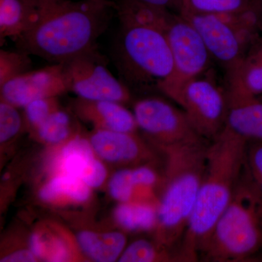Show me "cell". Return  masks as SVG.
<instances>
[{
  "mask_svg": "<svg viewBox=\"0 0 262 262\" xmlns=\"http://www.w3.org/2000/svg\"><path fill=\"white\" fill-rule=\"evenodd\" d=\"M32 27L15 39L19 51L63 63L97 48L115 12L110 0H38Z\"/></svg>",
  "mask_w": 262,
  "mask_h": 262,
  "instance_id": "cell-1",
  "label": "cell"
},
{
  "mask_svg": "<svg viewBox=\"0 0 262 262\" xmlns=\"http://www.w3.org/2000/svg\"><path fill=\"white\" fill-rule=\"evenodd\" d=\"M247 144L226 127L210 141L206 173L177 251L179 261H198L200 248L233 198L244 172Z\"/></svg>",
  "mask_w": 262,
  "mask_h": 262,
  "instance_id": "cell-2",
  "label": "cell"
},
{
  "mask_svg": "<svg viewBox=\"0 0 262 262\" xmlns=\"http://www.w3.org/2000/svg\"><path fill=\"white\" fill-rule=\"evenodd\" d=\"M210 141L169 146L163 154V179L157 206L155 239L177 251L188 225L206 173Z\"/></svg>",
  "mask_w": 262,
  "mask_h": 262,
  "instance_id": "cell-3",
  "label": "cell"
},
{
  "mask_svg": "<svg viewBox=\"0 0 262 262\" xmlns=\"http://www.w3.org/2000/svg\"><path fill=\"white\" fill-rule=\"evenodd\" d=\"M199 260L262 261V198L244 172L232 201L200 248Z\"/></svg>",
  "mask_w": 262,
  "mask_h": 262,
  "instance_id": "cell-4",
  "label": "cell"
},
{
  "mask_svg": "<svg viewBox=\"0 0 262 262\" xmlns=\"http://www.w3.org/2000/svg\"><path fill=\"white\" fill-rule=\"evenodd\" d=\"M115 59L123 78L132 84H158L173 75L171 50L165 33L120 24Z\"/></svg>",
  "mask_w": 262,
  "mask_h": 262,
  "instance_id": "cell-5",
  "label": "cell"
},
{
  "mask_svg": "<svg viewBox=\"0 0 262 262\" xmlns=\"http://www.w3.org/2000/svg\"><path fill=\"white\" fill-rule=\"evenodd\" d=\"M163 94L178 103L196 132L207 141H213L225 128L227 91L211 79L199 76Z\"/></svg>",
  "mask_w": 262,
  "mask_h": 262,
  "instance_id": "cell-6",
  "label": "cell"
},
{
  "mask_svg": "<svg viewBox=\"0 0 262 262\" xmlns=\"http://www.w3.org/2000/svg\"><path fill=\"white\" fill-rule=\"evenodd\" d=\"M133 113L139 130L142 131L146 140L159 150L207 141L196 132L182 110L163 98L139 100L134 104Z\"/></svg>",
  "mask_w": 262,
  "mask_h": 262,
  "instance_id": "cell-7",
  "label": "cell"
},
{
  "mask_svg": "<svg viewBox=\"0 0 262 262\" xmlns=\"http://www.w3.org/2000/svg\"><path fill=\"white\" fill-rule=\"evenodd\" d=\"M68 91L88 100L128 102L130 93L126 84L117 80L106 68L97 48L62 63Z\"/></svg>",
  "mask_w": 262,
  "mask_h": 262,
  "instance_id": "cell-8",
  "label": "cell"
},
{
  "mask_svg": "<svg viewBox=\"0 0 262 262\" xmlns=\"http://www.w3.org/2000/svg\"><path fill=\"white\" fill-rule=\"evenodd\" d=\"M173 58V75L160 82L162 93L177 87L208 70L211 54L201 34L187 19L174 17L165 33Z\"/></svg>",
  "mask_w": 262,
  "mask_h": 262,
  "instance_id": "cell-9",
  "label": "cell"
},
{
  "mask_svg": "<svg viewBox=\"0 0 262 262\" xmlns=\"http://www.w3.org/2000/svg\"><path fill=\"white\" fill-rule=\"evenodd\" d=\"M201 34L212 58L228 70L244 56L258 34L237 28L220 15L181 11Z\"/></svg>",
  "mask_w": 262,
  "mask_h": 262,
  "instance_id": "cell-10",
  "label": "cell"
},
{
  "mask_svg": "<svg viewBox=\"0 0 262 262\" xmlns=\"http://www.w3.org/2000/svg\"><path fill=\"white\" fill-rule=\"evenodd\" d=\"M48 158V175L63 173L82 180L91 189L102 187L108 179L105 163L95 153L89 138L77 134L68 141L53 146Z\"/></svg>",
  "mask_w": 262,
  "mask_h": 262,
  "instance_id": "cell-11",
  "label": "cell"
},
{
  "mask_svg": "<svg viewBox=\"0 0 262 262\" xmlns=\"http://www.w3.org/2000/svg\"><path fill=\"white\" fill-rule=\"evenodd\" d=\"M95 153L103 163L121 168L158 164L162 152L137 133L94 129L89 137Z\"/></svg>",
  "mask_w": 262,
  "mask_h": 262,
  "instance_id": "cell-12",
  "label": "cell"
},
{
  "mask_svg": "<svg viewBox=\"0 0 262 262\" xmlns=\"http://www.w3.org/2000/svg\"><path fill=\"white\" fill-rule=\"evenodd\" d=\"M67 92L62 63L29 70L0 86L1 99L20 108L36 100L58 97Z\"/></svg>",
  "mask_w": 262,
  "mask_h": 262,
  "instance_id": "cell-13",
  "label": "cell"
},
{
  "mask_svg": "<svg viewBox=\"0 0 262 262\" xmlns=\"http://www.w3.org/2000/svg\"><path fill=\"white\" fill-rule=\"evenodd\" d=\"M27 243L39 261L63 262L87 259L80 251L76 237L55 222L38 224L29 234Z\"/></svg>",
  "mask_w": 262,
  "mask_h": 262,
  "instance_id": "cell-14",
  "label": "cell"
},
{
  "mask_svg": "<svg viewBox=\"0 0 262 262\" xmlns=\"http://www.w3.org/2000/svg\"><path fill=\"white\" fill-rule=\"evenodd\" d=\"M71 107L76 116L94 129L126 133L139 130L134 113L121 103L77 97L72 100Z\"/></svg>",
  "mask_w": 262,
  "mask_h": 262,
  "instance_id": "cell-15",
  "label": "cell"
},
{
  "mask_svg": "<svg viewBox=\"0 0 262 262\" xmlns=\"http://www.w3.org/2000/svg\"><path fill=\"white\" fill-rule=\"evenodd\" d=\"M227 95L228 106L225 127L248 141L262 142V100L258 96L228 92Z\"/></svg>",
  "mask_w": 262,
  "mask_h": 262,
  "instance_id": "cell-16",
  "label": "cell"
},
{
  "mask_svg": "<svg viewBox=\"0 0 262 262\" xmlns=\"http://www.w3.org/2000/svg\"><path fill=\"white\" fill-rule=\"evenodd\" d=\"M229 94L247 96L262 94V37H257L238 62L227 70Z\"/></svg>",
  "mask_w": 262,
  "mask_h": 262,
  "instance_id": "cell-17",
  "label": "cell"
},
{
  "mask_svg": "<svg viewBox=\"0 0 262 262\" xmlns=\"http://www.w3.org/2000/svg\"><path fill=\"white\" fill-rule=\"evenodd\" d=\"M92 189L73 176L53 173L39 186L37 196L50 207L80 206L91 201Z\"/></svg>",
  "mask_w": 262,
  "mask_h": 262,
  "instance_id": "cell-18",
  "label": "cell"
},
{
  "mask_svg": "<svg viewBox=\"0 0 262 262\" xmlns=\"http://www.w3.org/2000/svg\"><path fill=\"white\" fill-rule=\"evenodd\" d=\"M75 237L80 251L91 261H117L126 248L127 237L120 231L84 229L77 232Z\"/></svg>",
  "mask_w": 262,
  "mask_h": 262,
  "instance_id": "cell-19",
  "label": "cell"
},
{
  "mask_svg": "<svg viewBox=\"0 0 262 262\" xmlns=\"http://www.w3.org/2000/svg\"><path fill=\"white\" fill-rule=\"evenodd\" d=\"M115 9L120 24L149 27L165 34L175 17L168 8L139 0H117Z\"/></svg>",
  "mask_w": 262,
  "mask_h": 262,
  "instance_id": "cell-20",
  "label": "cell"
},
{
  "mask_svg": "<svg viewBox=\"0 0 262 262\" xmlns=\"http://www.w3.org/2000/svg\"><path fill=\"white\" fill-rule=\"evenodd\" d=\"M38 0H0V39H15L27 32L37 16Z\"/></svg>",
  "mask_w": 262,
  "mask_h": 262,
  "instance_id": "cell-21",
  "label": "cell"
},
{
  "mask_svg": "<svg viewBox=\"0 0 262 262\" xmlns=\"http://www.w3.org/2000/svg\"><path fill=\"white\" fill-rule=\"evenodd\" d=\"M157 206L150 203H120L114 209V221L125 231H153L156 225Z\"/></svg>",
  "mask_w": 262,
  "mask_h": 262,
  "instance_id": "cell-22",
  "label": "cell"
},
{
  "mask_svg": "<svg viewBox=\"0 0 262 262\" xmlns=\"http://www.w3.org/2000/svg\"><path fill=\"white\" fill-rule=\"evenodd\" d=\"M77 134L70 113L60 107L31 134L39 142L53 147L63 144Z\"/></svg>",
  "mask_w": 262,
  "mask_h": 262,
  "instance_id": "cell-23",
  "label": "cell"
},
{
  "mask_svg": "<svg viewBox=\"0 0 262 262\" xmlns=\"http://www.w3.org/2000/svg\"><path fill=\"white\" fill-rule=\"evenodd\" d=\"M120 262L179 261L177 253L158 241L136 239L124 250L119 258Z\"/></svg>",
  "mask_w": 262,
  "mask_h": 262,
  "instance_id": "cell-24",
  "label": "cell"
},
{
  "mask_svg": "<svg viewBox=\"0 0 262 262\" xmlns=\"http://www.w3.org/2000/svg\"><path fill=\"white\" fill-rule=\"evenodd\" d=\"M261 4L262 0H182L180 10L208 14H232Z\"/></svg>",
  "mask_w": 262,
  "mask_h": 262,
  "instance_id": "cell-25",
  "label": "cell"
},
{
  "mask_svg": "<svg viewBox=\"0 0 262 262\" xmlns=\"http://www.w3.org/2000/svg\"><path fill=\"white\" fill-rule=\"evenodd\" d=\"M19 108L1 99L0 101V143L5 145L26 130L24 115Z\"/></svg>",
  "mask_w": 262,
  "mask_h": 262,
  "instance_id": "cell-26",
  "label": "cell"
},
{
  "mask_svg": "<svg viewBox=\"0 0 262 262\" xmlns=\"http://www.w3.org/2000/svg\"><path fill=\"white\" fill-rule=\"evenodd\" d=\"M32 61L25 52L0 51V86L30 70Z\"/></svg>",
  "mask_w": 262,
  "mask_h": 262,
  "instance_id": "cell-27",
  "label": "cell"
},
{
  "mask_svg": "<svg viewBox=\"0 0 262 262\" xmlns=\"http://www.w3.org/2000/svg\"><path fill=\"white\" fill-rule=\"evenodd\" d=\"M60 107L58 97L41 98L29 103L23 108L26 130L32 134Z\"/></svg>",
  "mask_w": 262,
  "mask_h": 262,
  "instance_id": "cell-28",
  "label": "cell"
},
{
  "mask_svg": "<svg viewBox=\"0 0 262 262\" xmlns=\"http://www.w3.org/2000/svg\"><path fill=\"white\" fill-rule=\"evenodd\" d=\"M244 173L255 190L262 198L261 141H248Z\"/></svg>",
  "mask_w": 262,
  "mask_h": 262,
  "instance_id": "cell-29",
  "label": "cell"
},
{
  "mask_svg": "<svg viewBox=\"0 0 262 262\" xmlns=\"http://www.w3.org/2000/svg\"><path fill=\"white\" fill-rule=\"evenodd\" d=\"M131 168H119L108 179V194L119 203L134 202L135 189L131 177Z\"/></svg>",
  "mask_w": 262,
  "mask_h": 262,
  "instance_id": "cell-30",
  "label": "cell"
},
{
  "mask_svg": "<svg viewBox=\"0 0 262 262\" xmlns=\"http://www.w3.org/2000/svg\"><path fill=\"white\" fill-rule=\"evenodd\" d=\"M39 261L29 247L10 250L2 254L1 262H34Z\"/></svg>",
  "mask_w": 262,
  "mask_h": 262,
  "instance_id": "cell-31",
  "label": "cell"
},
{
  "mask_svg": "<svg viewBox=\"0 0 262 262\" xmlns=\"http://www.w3.org/2000/svg\"><path fill=\"white\" fill-rule=\"evenodd\" d=\"M139 1L145 2V3H150V4L159 5V6L166 8L177 5L174 0H139Z\"/></svg>",
  "mask_w": 262,
  "mask_h": 262,
  "instance_id": "cell-32",
  "label": "cell"
},
{
  "mask_svg": "<svg viewBox=\"0 0 262 262\" xmlns=\"http://www.w3.org/2000/svg\"><path fill=\"white\" fill-rule=\"evenodd\" d=\"M174 1L176 2V3H177V5H178V3H179V7H180L181 2H182V0H174Z\"/></svg>",
  "mask_w": 262,
  "mask_h": 262,
  "instance_id": "cell-33",
  "label": "cell"
}]
</instances>
